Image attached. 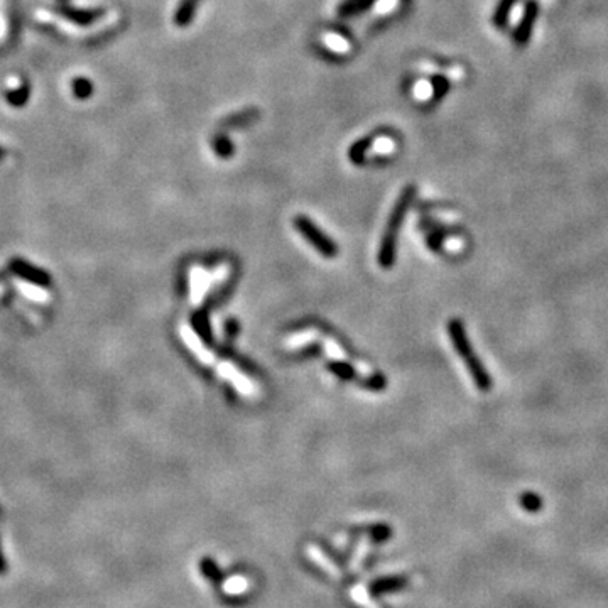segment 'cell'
Masks as SVG:
<instances>
[{"label":"cell","mask_w":608,"mask_h":608,"mask_svg":"<svg viewBox=\"0 0 608 608\" xmlns=\"http://www.w3.org/2000/svg\"><path fill=\"white\" fill-rule=\"evenodd\" d=\"M325 348H326V352H328V355L330 356H333V358H338V360H343L345 358V354L343 352L340 350V347H336L335 343H333V341H325Z\"/></svg>","instance_id":"5bb4252c"},{"label":"cell","mask_w":608,"mask_h":608,"mask_svg":"<svg viewBox=\"0 0 608 608\" xmlns=\"http://www.w3.org/2000/svg\"><path fill=\"white\" fill-rule=\"evenodd\" d=\"M448 333L449 338H452V343L455 347L456 354L463 358L465 367L467 370L470 372L473 382L480 390L487 392V390L492 389V377L489 374V370L483 367L482 360L478 358V355L475 354L473 350L470 340H468L467 335V330H465V325L461 320H452L448 323Z\"/></svg>","instance_id":"6da1fadb"},{"label":"cell","mask_w":608,"mask_h":608,"mask_svg":"<svg viewBox=\"0 0 608 608\" xmlns=\"http://www.w3.org/2000/svg\"><path fill=\"white\" fill-rule=\"evenodd\" d=\"M194 328L198 330V333H200L201 340H205L206 343H208V341L212 340V330H210L208 320H206V314L205 313L196 314V316H194Z\"/></svg>","instance_id":"30bf717a"},{"label":"cell","mask_w":608,"mask_h":608,"mask_svg":"<svg viewBox=\"0 0 608 608\" xmlns=\"http://www.w3.org/2000/svg\"><path fill=\"white\" fill-rule=\"evenodd\" d=\"M6 571V561L2 558V549H0V574Z\"/></svg>","instance_id":"e0dca14e"},{"label":"cell","mask_w":608,"mask_h":608,"mask_svg":"<svg viewBox=\"0 0 608 608\" xmlns=\"http://www.w3.org/2000/svg\"><path fill=\"white\" fill-rule=\"evenodd\" d=\"M294 225L296 228H298L299 234H301L304 239H306L307 242L318 250V252L325 255L326 259H333L338 254L336 243L333 242L328 235L323 234L320 228H318L310 219H306V216H296Z\"/></svg>","instance_id":"3957f363"},{"label":"cell","mask_w":608,"mask_h":608,"mask_svg":"<svg viewBox=\"0 0 608 608\" xmlns=\"http://www.w3.org/2000/svg\"><path fill=\"white\" fill-rule=\"evenodd\" d=\"M330 370H332L333 374L340 375V377L345 378V381H350V378L355 375L352 365H345V363H330Z\"/></svg>","instance_id":"7c38bea8"},{"label":"cell","mask_w":608,"mask_h":608,"mask_svg":"<svg viewBox=\"0 0 608 608\" xmlns=\"http://www.w3.org/2000/svg\"><path fill=\"white\" fill-rule=\"evenodd\" d=\"M183 336H185L186 343H188V345H191V347H193V350L196 352L198 355H200V358H201V360H205V362H210V360H212V356H210L208 354H206L205 348H201V343H200V341L194 340L193 333H190V332H188V330H183Z\"/></svg>","instance_id":"8fae6325"},{"label":"cell","mask_w":608,"mask_h":608,"mask_svg":"<svg viewBox=\"0 0 608 608\" xmlns=\"http://www.w3.org/2000/svg\"><path fill=\"white\" fill-rule=\"evenodd\" d=\"M412 194H414V191H412L411 188H409L407 191H404V194L401 196V200L397 201L396 208H394L392 216H390L387 230H385L384 239H382L381 250H378V264H381L384 269L392 267V265L396 264L397 234H399V228L405 216V212H407V208L411 206Z\"/></svg>","instance_id":"7a4b0ae2"},{"label":"cell","mask_w":608,"mask_h":608,"mask_svg":"<svg viewBox=\"0 0 608 608\" xmlns=\"http://www.w3.org/2000/svg\"><path fill=\"white\" fill-rule=\"evenodd\" d=\"M538 14H539L538 2H534V0L527 2V6H525V9H524L523 19H520L519 26H517L516 32H514V41H516V44H519V46H525V44L529 43L532 29H534L536 19H538Z\"/></svg>","instance_id":"277c9868"},{"label":"cell","mask_w":608,"mask_h":608,"mask_svg":"<svg viewBox=\"0 0 608 608\" xmlns=\"http://www.w3.org/2000/svg\"><path fill=\"white\" fill-rule=\"evenodd\" d=\"M407 578L404 576H389V578H382V580L374 581L370 585V591L374 595H382V593H390V591H399L403 588L407 587Z\"/></svg>","instance_id":"5b68a950"},{"label":"cell","mask_w":608,"mask_h":608,"mask_svg":"<svg viewBox=\"0 0 608 608\" xmlns=\"http://www.w3.org/2000/svg\"><path fill=\"white\" fill-rule=\"evenodd\" d=\"M516 3H517V0H500V2H498L497 9H495V14H494V22L498 26V28H504V26L507 24L510 12H512V9Z\"/></svg>","instance_id":"ba28073f"},{"label":"cell","mask_w":608,"mask_h":608,"mask_svg":"<svg viewBox=\"0 0 608 608\" xmlns=\"http://www.w3.org/2000/svg\"><path fill=\"white\" fill-rule=\"evenodd\" d=\"M520 505L527 512H538L540 507H543V500H540V497H538V495L532 494V492H527V494H523V497H520Z\"/></svg>","instance_id":"9c48e42d"},{"label":"cell","mask_w":608,"mask_h":608,"mask_svg":"<svg viewBox=\"0 0 608 608\" xmlns=\"http://www.w3.org/2000/svg\"><path fill=\"white\" fill-rule=\"evenodd\" d=\"M200 569H201V573L205 574V578L210 581V583L215 585V587H220L221 581H223V573L220 571V568H219V566H216V563L213 561L212 558L201 559V561H200Z\"/></svg>","instance_id":"52a82bcc"},{"label":"cell","mask_w":608,"mask_h":608,"mask_svg":"<svg viewBox=\"0 0 608 608\" xmlns=\"http://www.w3.org/2000/svg\"><path fill=\"white\" fill-rule=\"evenodd\" d=\"M225 330H227V336L232 338L236 333V323L234 320L227 321V326H225Z\"/></svg>","instance_id":"2e32d148"},{"label":"cell","mask_w":608,"mask_h":608,"mask_svg":"<svg viewBox=\"0 0 608 608\" xmlns=\"http://www.w3.org/2000/svg\"><path fill=\"white\" fill-rule=\"evenodd\" d=\"M220 370H221V372H223V374H225V375H228V377H232V381H234V382H235V384H236V385H239V387H240V389H242V390H245V392H247V394H250V385H249V384H247V382H245V381H243V378H242V377H240V375H239V374H236V372H235L234 369H230V367H220Z\"/></svg>","instance_id":"4fadbf2b"},{"label":"cell","mask_w":608,"mask_h":608,"mask_svg":"<svg viewBox=\"0 0 608 608\" xmlns=\"http://www.w3.org/2000/svg\"><path fill=\"white\" fill-rule=\"evenodd\" d=\"M314 336V332H306V333H301V335H296V336H292L291 340H289V345H303L304 341H310L311 338Z\"/></svg>","instance_id":"9a60e30c"},{"label":"cell","mask_w":608,"mask_h":608,"mask_svg":"<svg viewBox=\"0 0 608 608\" xmlns=\"http://www.w3.org/2000/svg\"><path fill=\"white\" fill-rule=\"evenodd\" d=\"M12 265H14V270H16L19 276L24 277V279L32 281V283L39 284V286H46V284L50 283V277H48L46 274L41 272L39 269L32 267V265L28 264V262L16 261Z\"/></svg>","instance_id":"8992f818"}]
</instances>
